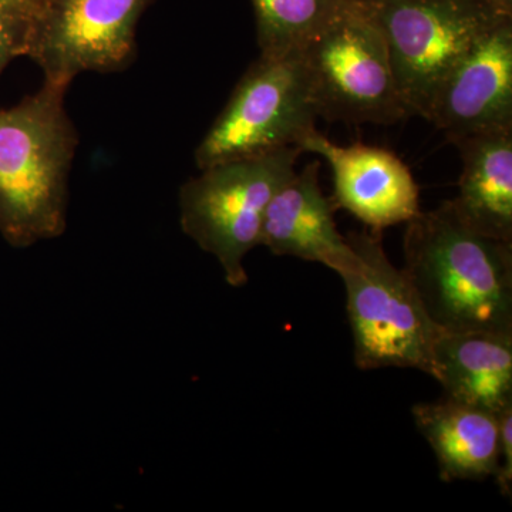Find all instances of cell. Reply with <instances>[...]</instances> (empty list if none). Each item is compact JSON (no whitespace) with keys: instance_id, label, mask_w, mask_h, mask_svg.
Instances as JSON below:
<instances>
[{"instance_id":"6da1fadb","label":"cell","mask_w":512,"mask_h":512,"mask_svg":"<svg viewBox=\"0 0 512 512\" xmlns=\"http://www.w3.org/2000/svg\"><path fill=\"white\" fill-rule=\"evenodd\" d=\"M406 225L403 271L439 332L512 335V242L467 227L450 200Z\"/></svg>"},{"instance_id":"7a4b0ae2","label":"cell","mask_w":512,"mask_h":512,"mask_svg":"<svg viewBox=\"0 0 512 512\" xmlns=\"http://www.w3.org/2000/svg\"><path fill=\"white\" fill-rule=\"evenodd\" d=\"M69 87L42 89L0 110V234L13 247L66 229L67 184L79 136L64 107Z\"/></svg>"},{"instance_id":"3957f363","label":"cell","mask_w":512,"mask_h":512,"mask_svg":"<svg viewBox=\"0 0 512 512\" xmlns=\"http://www.w3.org/2000/svg\"><path fill=\"white\" fill-rule=\"evenodd\" d=\"M301 154L298 147H288L212 165L181 187V228L217 258L228 285L247 284L245 256L261 245L266 208L296 173Z\"/></svg>"},{"instance_id":"277c9868","label":"cell","mask_w":512,"mask_h":512,"mask_svg":"<svg viewBox=\"0 0 512 512\" xmlns=\"http://www.w3.org/2000/svg\"><path fill=\"white\" fill-rule=\"evenodd\" d=\"M410 116L427 119L441 82L474 43L505 18L503 0H370Z\"/></svg>"},{"instance_id":"5b68a950","label":"cell","mask_w":512,"mask_h":512,"mask_svg":"<svg viewBox=\"0 0 512 512\" xmlns=\"http://www.w3.org/2000/svg\"><path fill=\"white\" fill-rule=\"evenodd\" d=\"M355 261L340 272L360 370L404 367L433 375V325L403 269L383 248L382 232H352Z\"/></svg>"},{"instance_id":"8992f818","label":"cell","mask_w":512,"mask_h":512,"mask_svg":"<svg viewBox=\"0 0 512 512\" xmlns=\"http://www.w3.org/2000/svg\"><path fill=\"white\" fill-rule=\"evenodd\" d=\"M301 52L318 117L392 126L410 116L382 30L359 3H343Z\"/></svg>"},{"instance_id":"52a82bcc","label":"cell","mask_w":512,"mask_h":512,"mask_svg":"<svg viewBox=\"0 0 512 512\" xmlns=\"http://www.w3.org/2000/svg\"><path fill=\"white\" fill-rule=\"evenodd\" d=\"M318 111L301 50L259 56L195 150L198 170L298 147Z\"/></svg>"},{"instance_id":"ba28073f","label":"cell","mask_w":512,"mask_h":512,"mask_svg":"<svg viewBox=\"0 0 512 512\" xmlns=\"http://www.w3.org/2000/svg\"><path fill=\"white\" fill-rule=\"evenodd\" d=\"M151 0H35L26 56L45 82L70 86L86 72L124 69L136 52L138 20Z\"/></svg>"},{"instance_id":"9c48e42d","label":"cell","mask_w":512,"mask_h":512,"mask_svg":"<svg viewBox=\"0 0 512 512\" xmlns=\"http://www.w3.org/2000/svg\"><path fill=\"white\" fill-rule=\"evenodd\" d=\"M426 120L450 143L512 128V16L481 36L450 70Z\"/></svg>"},{"instance_id":"30bf717a","label":"cell","mask_w":512,"mask_h":512,"mask_svg":"<svg viewBox=\"0 0 512 512\" xmlns=\"http://www.w3.org/2000/svg\"><path fill=\"white\" fill-rule=\"evenodd\" d=\"M298 148L328 161L335 185L333 204L372 231L406 224L420 214L419 185L392 151L362 143L338 146L316 128L303 137Z\"/></svg>"},{"instance_id":"8fae6325","label":"cell","mask_w":512,"mask_h":512,"mask_svg":"<svg viewBox=\"0 0 512 512\" xmlns=\"http://www.w3.org/2000/svg\"><path fill=\"white\" fill-rule=\"evenodd\" d=\"M319 161L306 165L275 192L266 208L261 245L276 256H293L345 271L355 252L336 227L335 204L319 185Z\"/></svg>"},{"instance_id":"7c38bea8","label":"cell","mask_w":512,"mask_h":512,"mask_svg":"<svg viewBox=\"0 0 512 512\" xmlns=\"http://www.w3.org/2000/svg\"><path fill=\"white\" fill-rule=\"evenodd\" d=\"M431 376L447 399L498 416L512 404V335L439 332Z\"/></svg>"},{"instance_id":"4fadbf2b","label":"cell","mask_w":512,"mask_h":512,"mask_svg":"<svg viewBox=\"0 0 512 512\" xmlns=\"http://www.w3.org/2000/svg\"><path fill=\"white\" fill-rule=\"evenodd\" d=\"M463 170L451 201L460 220L484 237L512 242V128L454 141Z\"/></svg>"},{"instance_id":"5bb4252c","label":"cell","mask_w":512,"mask_h":512,"mask_svg":"<svg viewBox=\"0 0 512 512\" xmlns=\"http://www.w3.org/2000/svg\"><path fill=\"white\" fill-rule=\"evenodd\" d=\"M417 429L429 441L441 480L481 481L494 477L500 453L498 416L443 399L413 407Z\"/></svg>"},{"instance_id":"9a60e30c","label":"cell","mask_w":512,"mask_h":512,"mask_svg":"<svg viewBox=\"0 0 512 512\" xmlns=\"http://www.w3.org/2000/svg\"><path fill=\"white\" fill-rule=\"evenodd\" d=\"M342 0H252L261 55L301 50L338 15Z\"/></svg>"},{"instance_id":"2e32d148","label":"cell","mask_w":512,"mask_h":512,"mask_svg":"<svg viewBox=\"0 0 512 512\" xmlns=\"http://www.w3.org/2000/svg\"><path fill=\"white\" fill-rule=\"evenodd\" d=\"M33 8L35 0H22L0 10V73L13 57L26 56Z\"/></svg>"},{"instance_id":"e0dca14e","label":"cell","mask_w":512,"mask_h":512,"mask_svg":"<svg viewBox=\"0 0 512 512\" xmlns=\"http://www.w3.org/2000/svg\"><path fill=\"white\" fill-rule=\"evenodd\" d=\"M500 423V453L498 467L495 471V484L500 488L504 497L511 498L512 494V404L504 412L498 414Z\"/></svg>"},{"instance_id":"ac0fdd59","label":"cell","mask_w":512,"mask_h":512,"mask_svg":"<svg viewBox=\"0 0 512 512\" xmlns=\"http://www.w3.org/2000/svg\"><path fill=\"white\" fill-rule=\"evenodd\" d=\"M19 2H22V0H0V10L8 9Z\"/></svg>"},{"instance_id":"d6986e66","label":"cell","mask_w":512,"mask_h":512,"mask_svg":"<svg viewBox=\"0 0 512 512\" xmlns=\"http://www.w3.org/2000/svg\"><path fill=\"white\" fill-rule=\"evenodd\" d=\"M345 3H366L370 2V0H342Z\"/></svg>"},{"instance_id":"ffe728a7","label":"cell","mask_w":512,"mask_h":512,"mask_svg":"<svg viewBox=\"0 0 512 512\" xmlns=\"http://www.w3.org/2000/svg\"><path fill=\"white\" fill-rule=\"evenodd\" d=\"M504 3H507V5L512 6V0H503Z\"/></svg>"}]
</instances>
